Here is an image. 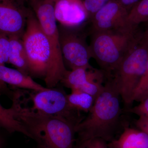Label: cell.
<instances>
[{
	"instance_id": "obj_1",
	"label": "cell",
	"mask_w": 148,
	"mask_h": 148,
	"mask_svg": "<svg viewBox=\"0 0 148 148\" xmlns=\"http://www.w3.org/2000/svg\"><path fill=\"white\" fill-rule=\"evenodd\" d=\"M22 39L27 53L30 76L42 78L47 88L55 87L68 71L64 61L56 55L51 43L32 10L27 18Z\"/></svg>"
},
{
	"instance_id": "obj_2",
	"label": "cell",
	"mask_w": 148,
	"mask_h": 148,
	"mask_svg": "<svg viewBox=\"0 0 148 148\" xmlns=\"http://www.w3.org/2000/svg\"><path fill=\"white\" fill-rule=\"evenodd\" d=\"M14 116L41 148H74L75 127L65 119L23 106L20 92L14 93Z\"/></svg>"
},
{
	"instance_id": "obj_3",
	"label": "cell",
	"mask_w": 148,
	"mask_h": 148,
	"mask_svg": "<svg viewBox=\"0 0 148 148\" xmlns=\"http://www.w3.org/2000/svg\"><path fill=\"white\" fill-rule=\"evenodd\" d=\"M121 98L116 85L110 77L107 78L88 115L75 127L78 140L100 138L111 143L114 140L122 115Z\"/></svg>"
},
{
	"instance_id": "obj_4",
	"label": "cell",
	"mask_w": 148,
	"mask_h": 148,
	"mask_svg": "<svg viewBox=\"0 0 148 148\" xmlns=\"http://www.w3.org/2000/svg\"><path fill=\"white\" fill-rule=\"evenodd\" d=\"M140 26L128 24L119 29L92 32L89 45L92 58L108 77L141 40Z\"/></svg>"
},
{
	"instance_id": "obj_5",
	"label": "cell",
	"mask_w": 148,
	"mask_h": 148,
	"mask_svg": "<svg viewBox=\"0 0 148 148\" xmlns=\"http://www.w3.org/2000/svg\"><path fill=\"white\" fill-rule=\"evenodd\" d=\"M148 61V46L141 39L108 77L116 85L127 108L132 103V95L146 71Z\"/></svg>"
},
{
	"instance_id": "obj_6",
	"label": "cell",
	"mask_w": 148,
	"mask_h": 148,
	"mask_svg": "<svg viewBox=\"0 0 148 148\" xmlns=\"http://www.w3.org/2000/svg\"><path fill=\"white\" fill-rule=\"evenodd\" d=\"M61 25L58 28L60 47L64 64L71 70L92 67L89 64L92 58L89 45L86 41L87 33L79 30L80 27Z\"/></svg>"
},
{
	"instance_id": "obj_7",
	"label": "cell",
	"mask_w": 148,
	"mask_h": 148,
	"mask_svg": "<svg viewBox=\"0 0 148 148\" xmlns=\"http://www.w3.org/2000/svg\"><path fill=\"white\" fill-rule=\"evenodd\" d=\"M31 94L33 110L65 119L75 127L84 117L81 112L69 105L67 94L62 90L53 88L35 91Z\"/></svg>"
},
{
	"instance_id": "obj_8",
	"label": "cell",
	"mask_w": 148,
	"mask_h": 148,
	"mask_svg": "<svg viewBox=\"0 0 148 148\" xmlns=\"http://www.w3.org/2000/svg\"><path fill=\"white\" fill-rule=\"evenodd\" d=\"M26 0H0V33L22 38L32 10Z\"/></svg>"
},
{
	"instance_id": "obj_9",
	"label": "cell",
	"mask_w": 148,
	"mask_h": 148,
	"mask_svg": "<svg viewBox=\"0 0 148 148\" xmlns=\"http://www.w3.org/2000/svg\"><path fill=\"white\" fill-rule=\"evenodd\" d=\"M128 14L116 0H111L88 21L90 24L89 32L119 29L130 24L127 21Z\"/></svg>"
},
{
	"instance_id": "obj_10",
	"label": "cell",
	"mask_w": 148,
	"mask_h": 148,
	"mask_svg": "<svg viewBox=\"0 0 148 148\" xmlns=\"http://www.w3.org/2000/svg\"><path fill=\"white\" fill-rule=\"evenodd\" d=\"M54 10L56 21L64 27H79L88 21L83 0H58Z\"/></svg>"
},
{
	"instance_id": "obj_11",
	"label": "cell",
	"mask_w": 148,
	"mask_h": 148,
	"mask_svg": "<svg viewBox=\"0 0 148 148\" xmlns=\"http://www.w3.org/2000/svg\"><path fill=\"white\" fill-rule=\"evenodd\" d=\"M0 82L34 91H41L47 88L35 82L31 76L5 65L0 66Z\"/></svg>"
},
{
	"instance_id": "obj_12",
	"label": "cell",
	"mask_w": 148,
	"mask_h": 148,
	"mask_svg": "<svg viewBox=\"0 0 148 148\" xmlns=\"http://www.w3.org/2000/svg\"><path fill=\"white\" fill-rule=\"evenodd\" d=\"M109 148H148V135L139 129L124 127L121 135L108 144Z\"/></svg>"
},
{
	"instance_id": "obj_13",
	"label": "cell",
	"mask_w": 148,
	"mask_h": 148,
	"mask_svg": "<svg viewBox=\"0 0 148 148\" xmlns=\"http://www.w3.org/2000/svg\"><path fill=\"white\" fill-rule=\"evenodd\" d=\"M8 37L10 46L8 63L23 73L30 75L28 58L22 38L16 36Z\"/></svg>"
},
{
	"instance_id": "obj_14",
	"label": "cell",
	"mask_w": 148,
	"mask_h": 148,
	"mask_svg": "<svg viewBox=\"0 0 148 148\" xmlns=\"http://www.w3.org/2000/svg\"><path fill=\"white\" fill-rule=\"evenodd\" d=\"M0 127L4 128L10 133L20 132L32 138L30 133L23 124L14 116L12 107L6 109L0 103Z\"/></svg>"
},
{
	"instance_id": "obj_15",
	"label": "cell",
	"mask_w": 148,
	"mask_h": 148,
	"mask_svg": "<svg viewBox=\"0 0 148 148\" xmlns=\"http://www.w3.org/2000/svg\"><path fill=\"white\" fill-rule=\"evenodd\" d=\"M67 98L70 106L79 112H89L95 101L89 94L77 90H72L71 94L67 95Z\"/></svg>"
},
{
	"instance_id": "obj_16",
	"label": "cell",
	"mask_w": 148,
	"mask_h": 148,
	"mask_svg": "<svg viewBox=\"0 0 148 148\" xmlns=\"http://www.w3.org/2000/svg\"><path fill=\"white\" fill-rule=\"evenodd\" d=\"M127 21L134 26L148 21V0H140L128 12Z\"/></svg>"
},
{
	"instance_id": "obj_17",
	"label": "cell",
	"mask_w": 148,
	"mask_h": 148,
	"mask_svg": "<svg viewBox=\"0 0 148 148\" xmlns=\"http://www.w3.org/2000/svg\"><path fill=\"white\" fill-rule=\"evenodd\" d=\"M148 97V61L145 74L133 93L132 103L134 101L140 102Z\"/></svg>"
},
{
	"instance_id": "obj_18",
	"label": "cell",
	"mask_w": 148,
	"mask_h": 148,
	"mask_svg": "<svg viewBox=\"0 0 148 148\" xmlns=\"http://www.w3.org/2000/svg\"><path fill=\"white\" fill-rule=\"evenodd\" d=\"M110 1L111 0H83L88 15V21Z\"/></svg>"
},
{
	"instance_id": "obj_19",
	"label": "cell",
	"mask_w": 148,
	"mask_h": 148,
	"mask_svg": "<svg viewBox=\"0 0 148 148\" xmlns=\"http://www.w3.org/2000/svg\"><path fill=\"white\" fill-rule=\"evenodd\" d=\"M74 148H109L108 142L100 138L78 140L76 147Z\"/></svg>"
},
{
	"instance_id": "obj_20",
	"label": "cell",
	"mask_w": 148,
	"mask_h": 148,
	"mask_svg": "<svg viewBox=\"0 0 148 148\" xmlns=\"http://www.w3.org/2000/svg\"><path fill=\"white\" fill-rule=\"evenodd\" d=\"M10 46L8 36L0 33V66L8 62Z\"/></svg>"
},
{
	"instance_id": "obj_21",
	"label": "cell",
	"mask_w": 148,
	"mask_h": 148,
	"mask_svg": "<svg viewBox=\"0 0 148 148\" xmlns=\"http://www.w3.org/2000/svg\"><path fill=\"white\" fill-rule=\"evenodd\" d=\"M127 112L135 114L139 116L148 118V97L140 102L138 106L127 109Z\"/></svg>"
},
{
	"instance_id": "obj_22",
	"label": "cell",
	"mask_w": 148,
	"mask_h": 148,
	"mask_svg": "<svg viewBox=\"0 0 148 148\" xmlns=\"http://www.w3.org/2000/svg\"><path fill=\"white\" fill-rule=\"evenodd\" d=\"M135 125L138 129L148 135V118L140 116L135 121Z\"/></svg>"
},
{
	"instance_id": "obj_23",
	"label": "cell",
	"mask_w": 148,
	"mask_h": 148,
	"mask_svg": "<svg viewBox=\"0 0 148 148\" xmlns=\"http://www.w3.org/2000/svg\"><path fill=\"white\" fill-rule=\"evenodd\" d=\"M129 12L131 9L140 0H116Z\"/></svg>"
},
{
	"instance_id": "obj_24",
	"label": "cell",
	"mask_w": 148,
	"mask_h": 148,
	"mask_svg": "<svg viewBox=\"0 0 148 148\" xmlns=\"http://www.w3.org/2000/svg\"><path fill=\"white\" fill-rule=\"evenodd\" d=\"M145 23V29L142 30L141 40L148 46V21Z\"/></svg>"
},
{
	"instance_id": "obj_25",
	"label": "cell",
	"mask_w": 148,
	"mask_h": 148,
	"mask_svg": "<svg viewBox=\"0 0 148 148\" xmlns=\"http://www.w3.org/2000/svg\"><path fill=\"white\" fill-rule=\"evenodd\" d=\"M3 144V140L2 137L0 135V148L2 147Z\"/></svg>"
},
{
	"instance_id": "obj_26",
	"label": "cell",
	"mask_w": 148,
	"mask_h": 148,
	"mask_svg": "<svg viewBox=\"0 0 148 148\" xmlns=\"http://www.w3.org/2000/svg\"><path fill=\"white\" fill-rule=\"evenodd\" d=\"M51 1H53L54 2H55L56 1H58V0H51Z\"/></svg>"
}]
</instances>
